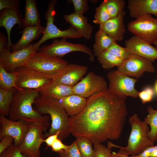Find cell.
Here are the masks:
<instances>
[{
	"mask_svg": "<svg viewBox=\"0 0 157 157\" xmlns=\"http://www.w3.org/2000/svg\"><path fill=\"white\" fill-rule=\"evenodd\" d=\"M126 98L108 88L88 98L82 111L70 117V133L85 138L93 144L118 139L127 115Z\"/></svg>",
	"mask_w": 157,
	"mask_h": 157,
	"instance_id": "6da1fadb",
	"label": "cell"
},
{
	"mask_svg": "<svg viewBox=\"0 0 157 157\" xmlns=\"http://www.w3.org/2000/svg\"><path fill=\"white\" fill-rule=\"evenodd\" d=\"M40 95L39 90H17L10 107L8 118L13 121L23 120L29 124H40L47 128L50 125L49 116L40 114L33 107Z\"/></svg>",
	"mask_w": 157,
	"mask_h": 157,
	"instance_id": "7a4b0ae2",
	"label": "cell"
},
{
	"mask_svg": "<svg viewBox=\"0 0 157 157\" xmlns=\"http://www.w3.org/2000/svg\"><path fill=\"white\" fill-rule=\"evenodd\" d=\"M34 105L36 111L41 115H49L51 120L50 128L44 134V139L58 132L61 140L69 136L70 117L57 100L40 93Z\"/></svg>",
	"mask_w": 157,
	"mask_h": 157,
	"instance_id": "3957f363",
	"label": "cell"
},
{
	"mask_svg": "<svg viewBox=\"0 0 157 157\" xmlns=\"http://www.w3.org/2000/svg\"><path fill=\"white\" fill-rule=\"evenodd\" d=\"M131 131L125 147L120 146L112 143L113 147H121L124 149L129 155L139 154L147 148L154 145L148 136L150 130L149 125L141 120L138 115L134 114L129 118Z\"/></svg>",
	"mask_w": 157,
	"mask_h": 157,
	"instance_id": "277c9868",
	"label": "cell"
},
{
	"mask_svg": "<svg viewBox=\"0 0 157 157\" xmlns=\"http://www.w3.org/2000/svg\"><path fill=\"white\" fill-rule=\"evenodd\" d=\"M57 1V0H52L48 3V9L45 15L47 22L44 33L37 42L33 44L34 47L38 52L41 45L49 39L58 38L72 39H79L81 38L72 26L65 30H61L54 24L56 15L55 6Z\"/></svg>",
	"mask_w": 157,
	"mask_h": 157,
	"instance_id": "5b68a950",
	"label": "cell"
},
{
	"mask_svg": "<svg viewBox=\"0 0 157 157\" xmlns=\"http://www.w3.org/2000/svg\"><path fill=\"white\" fill-rule=\"evenodd\" d=\"M14 71L16 85L19 90H40L52 80L50 76L26 66L17 68Z\"/></svg>",
	"mask_w": 157,
	"mask_h": 157,
	"instance_id": "8992f818",
	"label": "cell"
},
{
	"mask_svg": "<svg viewBox=\"0 0 157 157\" xmlns=\"http://www.w3.org/2000/svg\"><path fill=\"white\" fill-rule=\"evenodd\" d=\"M68 64L61 58L38 52L26 66L50 76L52 78Z\"/></svg>",
	"mask_w": 157,
	"mask_h": 157,
	"instance_id": "52a82bcc",
	"label": "cell"
},
{
	"mask_svg": "<svg viewBox=\"0 0 157 157\" xmlns=\"http://www.w3.org/2000/svg\"><path fill=\"white\" fill-rule=\"evenodd\" d=\"M37 52L31 44L21 50L11 52L6 47L0 52V64L7 71L12 72L17 68L25 66Z\"/></svg>",
	"mask_w": 157,
	"mask_h": 157,
	"instance_id": "ba28073f",
	"label": "cell"
},
{
	"mask_svg": "<svg viewBox=\"0 0 157 157\" xmlns=\"http://www.w3.org/2000/svg\"><path fill=\"white\" fill-rule=\"evenodd\" d=\"M128 29L134 35L150 44L157 41V18L151 15L141 16L130 22Z\"/></svg>",
	"mask_w": 157,
	"mask_h": 157,
	"instance_id": "9c48e42d",
	"label": "cell"
},
{
	"mask_svg": "<svg viewBox=\"0 0 157 157\" xmlns=\"http://www.w3.org/2000/svg\"><path fill=\"white\" fill-rule=\"evenodd\" d=\"M47 128L38 124H30L21 144L18 147L20 152L28 157H40V147L44 139L43 132Z\"/></svg>",
	"mask_w": 157,
	"mask_h": 157,
	"instance_id": "30bf717a",
	"label": "cell"
},
{
	"mask_svg": "<svg viewBox=\"0 0 157 157\" xmlns=\"http://www.w3.org/2000/svg\"><path fill=\"white\" fill-rule=\"evenodd\" d=\"M65 38L60 40L56 39L50 44L42 46L38 51L60 58L66 54L74 51H80L87 54L92 62L94 60V56L92 49L86 45L68 42Z\"/></svg>",
	"mask_w": 157,
	"mask_h": 157,
	"instance_id": "8fae6325",
	"label": "cell"
},
{
	"mask_svg": "<svg viewBox=\"0 0 157 157\" xmlns=\"http://www.w3.org/2000/svg\"><path fill=\"white\" fill-rule=\"evenodd\" d=\"M106 76L109 80L108 89L120 95L138 97V92L135 88L138 79L122 74L117 69L110 71Z\"/></svg>",
	"mask_w": 157,
	"mask_h": 157,
	"instance_id": "7c38bea8",
	"label": "cell"
},
{
	"mask_svg": "<svg viewBox=\"0 0 157 157\" xmlns=\"http://www.w3.org/2000/svg\"><path fill=\"white\" fill-rule=\"evenodd\" d=\"M108 88L103 77L91 72L73 86V91L74 94L88 98Z\"/></svg>",
	"mask_w": 157,
	"mask_h": 157,
	"instance_id": "4fadbf2b",
	"label": "cell"
},
{
	"mask_svg": "<svg viewBox=\"0 0 157 157\" xmlns=\"http://www.w3.org/2000/svg\"><path fill=\"white\" fill-rule=\"evenodd\" d=\"M117 70L122 74L137 78L142 76L145 72L153 73L156 71L151 61L133 53Z\"/></svg>",
	"mask_w": 157,
	"mask_h": 157,
	"instance_id": "5bb4252c",
	"label": "cell"
},
{
	"mask_svg": "<svg viewBox=\"0 0 157 157\" xmlns=\"http://www.w3.org/2000/svg\"><path fill=\"white\" fill-rule=\"evenodd\" d=\"M0 124V140L5 136H11L14 139V145L17 147L22 142L30 124L22 120H11L1 115Z\"/></svg>",
	"mask_w": 157,
	"mask_h": 157,
	"instance_id": "9a60e30c",
	"label": "cell"
},
{
	"mask_svg": "<svg viewBox=\"0 0 157 157\" xmlns=\"http://www.w3.org/2000/svg\"><path fill=\"white\" fill-rule=\"evenodd\" d=\"M87 70V67L85 66L68 64L52 77V81L73 87L82 79Z\"/></svg>",
	"mask_w": 157,
	"mask_h": 157,
	"instance_id": "2e32d148",
	"label": "cell"
},
{
	"mask_svg": "<svg viewBox=\"0 0 157 157\" xmlns=\"http://www.w3.org/2000/svg\"><path fill=\"white\" fill-rule=\"evenodd\" d=\"M125 47L130 52L151 61L157 59V49L151 44L135 35L126 40Z\"/></svg>",
	"mask_w": 157,
	"mask_h": 157,
	"instance_id": "e0dca14e",
	"label": "cell"
},
{
	"mask_svg": "<svg viewBox=\"0 0 157 157\" xmlns=\"http://www.w3.org/2000/svg\"><path fill=\"white\" fill-rule=\"evenodd\" d=\"M19 25V28L24 26V18L18 8H7L1 10L0 27H4L6 30L8 39L7 47L10 50L13 44L10 39L11 30L15 25Z\"/></svg>",
	"mask_w": 157,
	"mask_h": 157,
	"instance_id": "ac0fdd59",
	"label": "cell"
},
{
	"mask_svg": "<svg viewBox=\"0 0 157 157\" xmlns=\"http://www.w3.org/2000/svg\"><path fill=\"white\" fill-rule=\"evenodd\" d=\"M125 13L124 10L117 16L111 18L105 23L99 25V29L116 42L122 41L125 30L124 21Z\"/></svg>",
	"mask_w": 157,
	"mask_h": 157,
	"instance_id": "d6986e66",
	"label": "cell"
},
{
	"mask_svg": "<svg viewBox=\"0 0 157 157\" xmlns=\"http://www.w3.org/2000/svg\"><path fill=\"white\" fill-rule=\"evenodd\" d=\"M130 16L135 19L147 15L157 17V0H128Z\"/></svg>",
	"mask_w": 157,
	"mask_h": 157,
	"instance_id": "ffe728a7",
	"label": "cell"
},
{
	"mask_svg": "<svg viewBox=\"0 0 157 157\" xmlns=\"http://www.w3.org/2000/svg\"><path fill=\"white\" fill-rule=\"evenodd\" d=\"M64 18L81 37L87 40L91 38L93 31V26L88 22L87 18L83 14L74 12L65 15Z\"/></svg>",
	"mask_w": 157,
	"mask_h": 157,
	"instance_id": "44dd1931",
	"label": "cell"
},
{
	"mask_svg": "<svg viewBox=\"0 0 157 157\" xmlns=\"http://www.w3.org/2000/svg\"><path fill=\"white\" fill-rule=\"evenodd\" d=\"M56 100L64 108L68 115L70 117H73L79 114L84 108L88 98L74 94Z\"/></svg>",
	"mask_w": 157,
	"mask_h": 157,
	"instance_id": "7402d4cb",
	"label": "cell"
},
{
	"mask_svg": "<svg viewBox=\"0 0 157 157\" xmlns=\"http://www.w3.org/2000/svg\"><path fill=\"white\" fill-rule=\"evenodd\" d=\"M23 28L19 40L11 47L12 51L21 50L28 46L33 40L43 34L45 29V27L41 26H24Z\"/></svg>",
	"mask_w": 157,
	"mask_h": 157,
	"instance_id": "603a6c76",
	"label": "cell"
},
{
	"mask_svg": "<svg viewBox=\"0 0 157 157\" xmlns=\"http://www.w3.org/2000/svg\"><path fill=\"white\" fill-rule=\"evenodd\" d=\"M39 90L40 94L55 99L74 94L73 87L57 83L52 80Z\"/></svg>",
	"mask_w": 157,
	"mask_h": 157,
	"instance_id": "cb8c5ba5",
	"label": "cell"
},
{
	"mask_svg": "<svg viewBox=\"0 0 157 157\" xmlns=\"http://www.w3.org/2000/svg\"><path fill=\"white\" fill-rule=\"evenodd\" d=\"M94 38V42L93 46V54L94 56L97 57L117 42L100 29L95 33Z\"/></svg>",
	"mask_w": 157,
	"mask_h": 157,
	"instance_id": "d4e9b609",
	"label": "cell"
},
{
	"mask_svg": "<svg viewBox=\"0 0 157 157\" xmlns=\"http://www.w3.org/2000/svg\"><path fill=\"white\" fill-rule=\"evenodd\" d=\"M24 26H40V19L35 0H26Z\"/></svg>",
	"mask_w": 157,
	"mask_h": 157,
	"instance_id": "484cf974",
	"label": "cell"
},
{
	"mask_svg": "<svg viewBox=\"0 0 157 157\" xmlns=\"http://www.w3.org/2000/svg\"><path fill=\"white\" fill-rule=\"evenodd\" d=\"M97 58L102 67L107 70L115 66L120 67L125 60L108 50L102 52Z\"/></svg>",
	"mask_w": 157,
	"mask_h": 157,
	"instance_id": "4316f807",
	"label": "cell"
},
{
	"mask_svg": "<svg viewBox=\"0 0 157 157\" xmlns=\"http://www.w3.org/2000/svg\"><path fill=\"white\" fill-rule=\"evenodd\" d=\"M147 110L148 114L144 118V121L150 127L148 136L154 143L157 140V110L149 106Z\"/></svg>",
	"mask_w": 157,
	"mask_h": 157,
	"instance_id": "83f0119b",
	"label": "cell"
},
{
	"mask_svg": "<svg viewBox=\"0 0 157 157\" xmlns=\"http://www.w3.org/2000/svg\"><path fill=\"white\" fill-rule=\"evenodd\" d=\"M17 90L14 88L9 89L0 88V115L8 116L10 107Z\"/></svg>",
	"mask_w": 157,
	"mask_h": 157,
	"instance_id": "f1b7e54d",
	"label": "cell"
},
{
	"mask_svg": "<svg viewBox=\"0 0 157 157\" xmlns=\"http://www.w3.org/2000/svg\"><path fill=\"white\" fill-rule=\"evenodd\" d=\"M16 78L14 71L8 72L0 64V88L9 89L14 88L19 90L16 85Z\"/></svg>",
	"mask_w": 157,
	"mask_h": 157,
	"instance_id": "f546056e",
	"label": "cell"
},
{
	"mask_svg": "<svg viewBox=\"0 0 157 157\" xmlns=\"http://www.w3.org/2000/svg\"><path fill=\"white\" fill-rule=\"evenodd\" d=\"M76 138V142L83 157H96L93 144L90 140L82 137Z\"/></svg>",
	"mask_w": 157,
	"mask_h": 157,
	"instance_id": "4dcf8cb0",
	"label": "cell"
},
{
	"mask_svg": "<svg viewBox=\"0 0 157 157\" xmlns=\"http://www.w3.org/2000/svg\"><path fill=\"white\" fill-rule=\"evenodd\" d=\"M107 9L111 18L118 15L125 6L123 0H105Z\"/></svg>",
	"mask_w": 157,
	"mask_h": 157,
	"instance_id": "1f68e13d",
	"label": "cell"
},
{
	"mask_svg": "<svg viewBox=\"0 0 157 157\" xmlns=\"http://www.w3.org/2000/svg\"><path fill=\"white\" fill-rule=\"evenodd\" d=\"M106 8L105 0L103 1L95 9L93 22L97 24H102L111 18Z\"/></svg>",
	"mask_w": 157,
	"mask_h": 157,
	"instance_id": "d6a6232c",
	"label": "cell"
},
{
	"mask_svg": "<svg viewBox=\"0 0 157 157\" xmlns=\"http://www.w3.org/2000/svg\"><path fill=\"white\" fill-rule=\"evenodd\" d=\"M107 50L124 60L128 59L132 54L127 48L121 47L117 42L113 44Z\"/></svg>",
	"mask_w": 157,
	"mask_h": 157,
	"instance_id": "836d02e7",
	"label": "cell"
},
{
	"mask_svg": "<svg viewBox=\"0 0 157 157\" xmlns=\"http://www.w3.org/2000/svg\"><path fill=\"white\" fill-rule=\"evenodd\" d=\"M60 157H83L75 140L69 145L66 150L58 153Z\"/></svg>",
	"mask_w": 157,
	"mask_h": 157,
	"instance_id": "e575fe53",
	"label": "cell"
},
{
	"mask_svg": "<svg viewBox=\"0 0 157 157\" xmlns=\"http://www.w3.org/2000/svg\"><path fill=\"white\" fill-rule=\"evenodd\" d=\"M93 144L96 157H110L112 147L108 145L106 147L101 143H97Z\"/></svg>",
	"mask_w": 157,
	"mask_h": 157,
	"instance_id": "d590c367",
	"label": "cell"
},
{
	"mask_svg": "<svg viewBox=\"0 0 157 157\" xmlns=\"http://www.w3.org/2000/svg\"><path fill=\"white\" fill-rule=\"evenodd\" d=\"M67 1L72 3L75 12L83 14L89 10L87 0H70Z\"/></svg>",
	"mask_w": 157,
	"mask_h": 157,
	"instance_id": "8d00e7d4",
	"label": "cell"
},
{
	"mask_svg": "<svg viewBox=\"0 0 157 157\" xmlns=\"http://www.w3.org/2000/svg\"><path fill=\"white\" fill-rule=\"evenodd\" d=\"M0 157H28L23 154L14 144L0 154Z\"/></svg>",
	"mask_w": 157,
	"mask_h": 157,
	"instance_id": "74e56055",
	"label": "cell"
},
{
	"mask_svg": "<svg viewBox=\"0 0 157 157\" xmlns=\"http://www.w3.org/2000/svg\"><path fill=\"white\" fill-rule=\"evenodd\" d=\"M154 91L151 87H148L143 90L139 92L138 97L143 104L149 102L152 99L154 95Z\"/></svg>",
	"mask_w": 157,
	"mask_h": 157,
	"instance_id": "f35d334b",
	"label": "cell"
},
{
	"mask_svg": "<svg viewBox=\"0 0 157 157\" xmlns=\"http://www.w3.org/2000/svg\"><path fill=\"white\" fill-rule=\"evenodd\" d=\"M131 157H157V144L150 147L141 154Z\"/></svg>",
	"mask_w": 157,
	"mask_h": 157,
	"instance_id": "ab89813d",
	"label": "cell"
},
{
	"mask_svg": "<svg viewBox=\"0 0 157 157\" xmlns=\"http://www.w3.org/2000/svg\"><path fill=\"white\" fill-rule=\"evenodd\" d=\"M19 2L18 0H0V10L7 8H18Z\"/></svg>",
	"mask_w": 157,
	"mask_h": 157,
	"instance_id": "60d3db41",
	"label": "cell"
},
{
	"mask_svg": "<svg viewBox=\"0 0 157 157\" xmlns=\"http://www.w3.org/2000/svg\"><path fill=\"white\" fill-rule=\"evenodd\" d=\"M0 154L10 147L14 141L13 138L9 136H5L0 140Z\"/></svg>",
	"mask_w": 157,
	"mask_h": 157,
	"instance_id": "b9f144b4",
	"label": "cell"
},
{
	"mask_svg": "<svg viewBox=\"0 0 157 157\" xmlns=\"http://www.w3.org/2000/svg\"><path fill=\"white\" fill-rule=\"evenodd\" d=\"M69 147V145L64 144L61 140L58 138L53 143L50 147L53 151L59 153L67 149Z\"/></svg>",
	"mask_w": 157,
	"mask_h": 157,
	"instance_id": "7bdbcfd3",
	"label": "cell"
},
{
	"mask_svg": "<svg viewBox=\"0 0 157 157\" xmlns=\"http://www.w3.org/2000/svg\"><path fill=\"white\" fill-rule=\"evenodd\" d=\"M59 132L51 135L43 140V142L45 143L47 147H51L53 143L58 138Z\"/></svg>",
	"mask_w": 157,
	"mask_h": 157,
	"instance_id": "ee69618b",
	"label": "cell"
},
{
	"mask_svg": "<svg viewBox=\"0 0 157 157\" xmlns=\"http://www.w3.org/2000/svg\"><path fill=\"white\" fill-rule=\"evenodd\" d=\"M118 148L120 149L119 151L117 152H112L110 157H131L124 149L121 147Z\"/></svg>",
	"mask_w": 157,
	"mask_h": 157,
	"instance_id": "f6af8a7d",
	"label": "cell"
},
{
	"mask_svg": "<svg viewBox=\"0 0 157 157\" xmlns=\"http://www.w3.org/2000/svg\"><path fill=\"white\" fill-rule=\"evenodd\" d=\"M8 39L5 35L1 32L0 33V52L5 47H7Z\"/></svg>",
	"mask_w": 157,
	"mask_h": 157,
	"instance_id": "bcb514c9",
	"label": "cell"
},
{
	"mask_svg": "<svg viewBox=\"0 0 157 157\" xmlns=\"http://www.w3.org/2000/svg\"><path fill=\"white\" fill-rule=\"evenodd\" d=\"M154 90L156 94H157V81L156 82L155 85Z\"/></svg>",
	"mask_w": 157,
	"mask_h": 157,
	"instance_id": "7dc6e473",
	"label": "cell"
},
{
	"mask_svg": "<svg viewBox=\"0 0 157 157\" xmlns=\"http://www.w3.org/2000/svg\"><path fill=\"white\" fill-rule=\"evenodd\" d=\"M154 44L155 45L156 47L157 48V41L155 42Z\"/></svg>",
	"mask_w": 157,
	"mask_h": 157,
	"instance_id": "c3c4849f",
	"label": "cell"
},
{
	"mask_svg": "<svg viewBox=\"0 0 157 157\" xmlns=\"http://www.w3.org/2000/svg\"><path fill=\"white\" fill-rule=\"evenodd\" d=\"M90 1H91L92 2H94V3H95L97 2V0H90Z\"/></svg>",
	"mask_w": 157,
	"mask_h": 157,
	"instance_id": "681fc988",
	"label": "cell"
}]
</instances>
